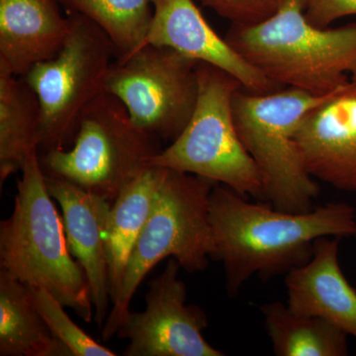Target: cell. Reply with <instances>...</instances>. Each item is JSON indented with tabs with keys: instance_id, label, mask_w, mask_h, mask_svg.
<instances>
[{
	"instance_id": "obj_18",
	"label": "cell",
	"mask_w": 356,
	"mask_h": 356,
	"mask_svg": "<svg viewBox=\"0 0 356 356\" xmlns=\"http://www.w3.org/2000/svg\"><path fill=\"white\" fill-rule=\"evenodd\" d=\"M0 355L70 356L54 337L29 286L0 270Z\"/></svg>"
},
{
	"instance_id": "obj_1",
	"label": "cell",
	"mask_w": 356,
	"mask_h": 356,
	"mask_svg": "<svg viewBox=\"0 0 356 356\" xmlns=\"http://www.w3.org/2000/svg\"><path fill=\"white\" fill-rule=\"evenodd\" d=\"M247 198L222 184H215L209 197L211 259L222 262L231 296L254 276L268 280L303 266L318 238L356 236V211L350 204L288 212Z\"/></svg>"
},
{
	"instance_id": "obj_7",
	"label": "cell",
	"mask_w": 356,
	"mask_h": 356,
	"mask_svg": "<svg viewBox=\"0 0 356 356\" xmlns=\"http://www.w3.org/2000/svg\"><path fill=\"white\" fill-rule=\"evenodd\" d=\"M197 103L191 120L149 165L172 168L226 185L241 195L264 199L259 168L240 139L232 102L240 81L214 65L199 63Z\"/></svg>"
},
{
	"instance_id": "obj_2",
	"label": "cell",
	"mask_w": 356,
	"mask_h": 356,
	"mask_svg": "<svg viewBox=\"0 0 356 356\" xmlns=\"http://www.w3.org/2000/svg\"><path fill=\"white\" fill-rule=\"evenodd\" d=\"M225 39L280 88L325 96L356 81V23L314 26L305 16V0H282L273 16L257 24H232Z\"/></svg>"
},
{
	"instance_id": "obj_13",
	"label": "cell",
	"mask_w": 356,
	"mask_h": 356,
	"mask_svg": "<svg viewBox=\"0 0 356 356\" xmlns=\"http://www.w3.org/2000/svg\"><path fill=\"white\" fill-rule=\"evenodd\" d=\"M44 178L49 193L62 208L67 245L86 273L95 320L102 329L112 302L105 245L112 203L60 178Z\"/></svg>"
},
{
	"instance_id": "obj_23",
	"label": "cell",
	"mask_w": 356,
	"mask_h": 356,
	"mask_svg": "<svg viewBox=\"0 0 356 356\" xmlns=\"http://www.w3.org/2000/svg\"><path fill=\"white\" fill-rule=\"evenodd\" d=\"M356 15V0H305L307 20L320 28H329L334 21Z\"/></svg>"
},
{
	"instance_id": "obj_19",
	"label": "cell",
	"mask_w": 356,
	"mask_h": 356,
	"mask_svg": "<svg viewBox=\"0 0 356 356\" xmlns=\"http://www.w3.org/2000/svg\"><path fill=\"white\" fill-rule=\"evenodd\" d=\"M261 312L274 355H348V334L324 318L295 313L278 301L264 304Z\"/></svg>"
},
{
	"instance_id": "obj_10",
	"label": "cell",
	"mask_w": 356,
	"mask_h": 356,
	"mask_svg": "<svg viewBox=\"0 0 356 356\" xmlns=\"http://www.w3.org/2000/svg\"><path fill=\"white\" fill-rule=\"evenodd\" d=\"M181 268L170 257L165 270L149 284L146 309L129 312L116 336L128 339L125 356H224L203 336L208 318L200 307L187 305Z\"/></svg>"
},
{
	"instance_id": "obj_22",
	"label": "cell",
	"mask_w": 356,
	"mask_h": 356,
	"mask_svg": "<svg viewBox=\"0 0 356 356\" xmlns=\"http://www.w3.org/2000/svg\"><path fill=\"white\" fill-rule=\"evenodd\" d=\"M235 25H252L273 16L282 0H199Z\"/></svg>"
},
{
	"instance_id": "obj_14",
	"label": "cell",
	"mask_w": 356,
	"mask_h": 356,
	"mask_svg": "<svg viewBox=\"0 0 356 356\" xmlns=\"http://www.w3.org/2000/svg\"><path fill=\"white\" fill-rule=\"evenodd\" d=\"M341 240L318 238L309 261L286 273L287 305L295 313L324 318L356 339V290L341 270Z\"/></svg>"
},
{
	"instance_id": "obj_3",
	"label": "cell",
	"mask_w": 356,
	"mask_h": 356,
	"mask_svg": "<svg viewBox=\"0 0 356 356\" xmlns=\"http://www.w3.org/2000/svg\"><path fill=\"white\" fill-rule=\"evenodd\" d=\"M13 213L0 222V268L27 286H41L84 322L95 310L86 273L70 254L64 221L33 152L21 170Z\"/></svg>"
},
{
	"instance_id": "obj_16",
	"label": "cell",
	"mask_w": 356,
	"mask_h": 356,
	"mask_svg": "<svg viewBox=\"0 0 356 356\" xmlns=\"http://www.w3.org/2000/svg\"><path fill=\"white\" fill-rule=\"evenodd\" d=\"M165 172V168L149 166L112 203L105 232L112 304L120 294L129 259L149 216Z\"/></svg>"
},
{
	"instance_id": "obj_21",
	"label": "cell",
	"mask_w": 356,
	"mask_h": 356,
	"mask_svg": "<svg viewBox=\"0 0 356 356\" xmlns=\"http://www.w3.org/2000/svg\"><path fill=\"white\" fill-rule=\"evenodd\" d=\"M33 300L54 337L69 350L70 356H116L79 327L46 288L31 286Z\"/></svg>"
},
{
	"instance_id": "obj_11",
	"label": "cell",
	"mask_w": 356,
	"mask_h": 356,
	"mask_svg": "<svg viewBox=\"0 0 356 356\" xmlns=\"http://www.w3.org/2000/svg\"><path fill=\"white\" fill-rule=\"evenodd\" d=\"M146 44L168 47L196 62L214 65L236 77L250 92L264 95L282 89L214 31L194 0H154Z\"/></svg>"
},
{
	"instance_id": "obj_5",
	"label": "cell",
	"mask_w": 356,
	"mask_h": 356,
	"mask_svg": "<svg viewBox=\"0 0 356 356\" xmlns=\"http://www.w3.org/2000/svg\"><path fill=\"white\" fill-rule=\"evenodd\" d=\"M332 93L315 96L287 88L259 95L241 88L233 96L236 131L261 172L264 200L277 209L306 212L315 208L320 187L307 170L295 136L309 112Z\"/></svg>"
},
{
	"instance_id": "obj_4",
	"label": "cell",
	"mask_w": 356,
	"mask_h": 356,
	"mask_svg": "<svg viewBox=\"0 0 356 356\" xmlns=\"http://www.w3.org/2000/svg\"><path fill=\"white\" fill-rule=\"evenodd\" d=\"M215 184L197 175L165 168L149 216L129 259L120 294L103 325V341L116 336L130 312L134 294L159 261L173 257L189 273L208 266L213 248L209 197Z\"/></svg>"
},
{
	"instance_id": "obj_17",
	"label": "cell",
	"mask_w": 356,
	"mask_h": 356,
	"mask_svg": "<svg viewBox=\"0 0 356 356\" xmlns=\"http://www.w3.org/2000/svg\"><path fill=\"white\" fill-rule=\"evenodd\" d=\"M42 110L38 96L22 76L0 70V185L21 172L39 151Z\"/></svg>"
},
{
	"instance_id": "obj_15",
	"label": "cell",
	"mask_w": 356,
	"mask_h": 356,
	"mask_svg": "<svg viewBox=\"0 0 356 356\" xmlns=\"http://www.w3.org/2000/svg\"><path fill=\"white\" fill-rule=\"evenodd\" d=\"M58 0H0V70L24 76L53 58L70 28Z\"/></svg>"
},
{
	"instance_id": "obj_8",
	"label": "cell",
	"mask_w": 356,
	"mask_h": 356,
	"mask_svg": "<svg viewBox=\"0 0 356 356\" xmlns=\"http://www.w3.org/2000/svg\"><path fill=\"white\" fill-rule=\"evenodd\" d=\"M69 17V35L60 51L22 76L41 104L39 154L72 145L84 110L105 92L116 60L113 44L99 26L81 14Z\"/></svg>"
},
{
	"instance_id": "obj_9",
	"label": "cell",
	"mask_w": 356,
	"mask_h": 356,
	"mask_svg": "<svg viewBox=\"0 0 356 356\" xmlns=\"http://www.w3.org/2000/svg\"><path fill=\"white\" fill-rule=\"evenodd\" d=\"M198 64L168 47L146 44L125 60H115L105 91L123 103L140 129L173 142L197 103Z\"/></svg>"
},
{
	"instance_id": "obj_6",
	"label": "cell",
	"mask_w": 356,
	"mask_h": 356,
	"mask_svg": "<svg viewBox=\"0 0 356 356\" xmlns=\"http://www.w3.org/2000/svg\"><path fill=\"white\" fill-rule=\"evenodd\" d=\"M159 140L140 129L123 103L105 91L84 110L69 149L39 154L47 177L113 203L149 168Z\"/></svg>"
},
{
	"instance_id": "obj_20",
	"label": "cell",
	"mask_w": 356,
	"mask_h": 356,
	"mask_svg": "<svg viewBox=\"0 0 356 356\" xmlns=\"http://www.w3.org/2000/svg\"><path fill=\"white\" fill-rule=\"evenodd\" d=\"M70 13L92 21L111 40L116 60L146 44L154 16V0H58Z\"/></svg>"
},
{
	"instance_id": "obj_12",
	"label": "cell",
	"mask_w": 356,
	"mask_h": 356,
	"mask_svg": "<svg viewBox=\"0 0 356 356\" xmlns=\"http://www.w3.org/2000/svg\"><path fill=\"white\" fill-rule=\"evenodd\" d=\"M295 139L312 177L356 192V81L309 112Z\"/></svg>"
}]
</instances>
